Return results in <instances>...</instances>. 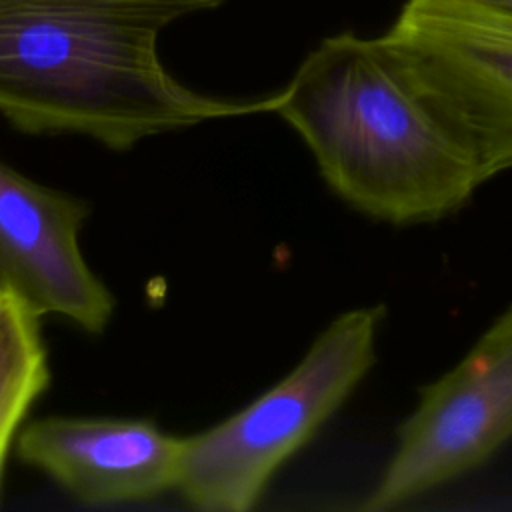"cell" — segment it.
Listing matches in <instances>:
<instances>
[{
  "label": "cell",
  "mask_w": 512,
  "mask_h": 512,
  "mask_svg": "<svg viewBox=\"0 0 512 512\" xmlns=\"http://www.w3.org/2000/svg\"><path fill=\"white\" fill-rule=\"evenodd\" d=\"M384 318V304L342 312L262 396L220 424L182 438L174 490L206 512L254 508L276 470L370 372Z\"/></svg>",
  "instance_id": "obj_3"
},
{
  "label": "cell",
  "mask_w": 512,
  "mask_h": 512,
  "mask_svg": "<svg viewBox=\"0 0 512 512\" xmlns=\"http://www.w3.org/2000/svg\"><path fill=\"white\" fill-rule=\"evenodd\" d=\"M222 0H0V114L30 134H84L124 150L208 120L270 112L178 82L158 36Z\"/></svg>",
  "instance_id": "obj_1"
},
{
  "label": "cell",
  "mask_w": 512,
  "mask_h": 512,
  "mask_svg": "<svg viewBox=\"0 0 512 512\" xmlns=\"http://www.w3.org/2000/svg\"><path fill=\"white\" fill-rule=\"evenodd\" d=\"M84 200L30 180L0 160V286L34 314H58L98 334L114 296L86 264L78 232Z\"/></svg>",
  "instance_id": "obj_6"
},
{
  "label": "cell",
  "mask_w": 512,
  "mask_h": 512,
  "mask_svg": "<svg viewBox=\"0 0 512 512\" xmlns=\"http://www.w3.org/2000/svg\"><path fill=\"white\" fill-rule=\"evenodd\" d=\"M48 382L40 316L0 286V484L12 440Z\"/></svg>",
  "instance_id": "obj_8"
},
{
  "label": "cell",
  "mask_w": 512,
  "mask_h": 512,
  "mask_svg": "<svg viewBox=\"0 0 512 512\" xmlns=\"http://www.w3.org/2000/svg\"><path fill=\"white\" fill-rule=\"evenodd\" d=\"M382 40L468 138L486 180L512 170V12L406 0Z\"/></svg>",
  "instance_id": "obj_5"
},
{
  "label": "cell",
  "mask_w": 512,
  "mask_h": 512,
  "mask_svg": "<svg viewBox=\"0 0 512 512\" xmlns=\"http://www.w3.org/2000/svg\"><path fill=\"white\" fill-rule=\"evenodd\" d=\"M328 188L390 226L444 220L488 182L468 138L380 38H324L270 96Z\"/></svg>",
  "instance_id": "obj_2"
},
{
  "label": "cell",
  "mask_w": 512,
  "mask_h": 512,
  "mask_svg": "<svg viewBox=\"0 0 512 512\" xmlns=\"http://www.w3.org/2000/svg\"><path fill=\"white\" fill-rule=\"evenodd\" d=\"M366 512H386L480 468L512 440V304L442 376L418 388Z\"/></svg>",
  "instance_id": "obj_4"
},
{
  "label": "cell",
  "mask_w": 512,
  "mask_h": 512,
  "mask_svg": "<svg viewBox=\"0 0 512 512\" xmlns=\"http://www.w3.org/2000/svg\"><path fill=\"white\" fill-rule=\"evenodd\" d=\"M478 2L498 8V10H504V12H512V0H478Z\"/></svg>",
  "instance_id": "obj_9"
},
{
  "label": "cell",
  "mask_w": 512,
  "mask_h": 512,
  "mask_svg": "<svg viewBox=\"0 0 512 512\" xmlns=\"http://www.w3.org/2000/svg\"><path fill=\"white\" fill-rule=\"evenodd\" d=\"M16 452L76 500L104 506L176 488L182 438L150 420L50 416L18 432Z\"/></svg>",
  "instance_id": "obj_7"
}]
</instances>
